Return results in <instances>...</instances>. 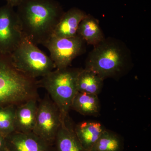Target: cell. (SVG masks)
<instances>
[{"mask_svg": "<svg viewBox=\"0 0 151 151\" xmlns=\"http://www.w3.org/2000/svg\"><path fill=\"white\" fill-rule=\"evenodd\" d=\"M63 120L59 109L47 94L38 101L33 132L50 145L54 146Z\"/></svg>", "mask_w": 151, "mask_h": 151, "instance_id": "cell-6", "label": "cell"}, {"mask_svg": "<svg viewBox=\"0 0 151 151\" xmlns=\"http://www.w3.org/2000/svg\"><path fill=\"white\" fill-rule=\"evenodd\" d=\"M10 55L17 69L31 78L43 77L56 68L50 56L24 36Z\"/></svg>", "mask_w": 151, "mask_h": 151, "instance_id": "cell-5", "label": "cell"}, {"mask_svg": "<svg viewBox=\"0 0 151 151\" xmlns=\"http://www.w3.org/2000/svg\"><path fill=\"white\" fill-rule=\"evenodd\" d=\"M38 80L16 68L10 55L0 53V107L39 100Z\"/></svg>", "mask_w": 151, "mask_h": 151, "instance_id": "cell-3", "label": "cell"}, {"mask_svg": "<svg viewBox=\"0 0 151 151\" xmlns=\"http://www.w3.org/2000/svg\"><path fill=\"white\" fill-rule=\"evenodd\" d=\"M6 1L7 4L14 7H17L21 4L25 0H5Z\"/></svg>", "mask_w": 151, "mask_h": 151, "instance_id": "cell-20", "label": "cell"}, {"mask_svg": "<svg viewBox=\"0 0 151 151\" xmlns=\"http://www.w3.org/2000/svg\"><path fill=\"white\" fill-rule=\"evenodd\" d=\"M8 151H55L51 145L33 132H14L6 137Z\"/></svg>", "mask_w": 151, "mask_h": 151, "instance_id": "cell-9", "label": "cell"}, {"mask_svg": "<svg viewBox=\"0 0 151 151\" xmlns=\"http://www.w3.org/2000/svg\"><path fill=\"white\" fill-rule=\"evenodd\" d=\"M77 35L84 40L86 45L96 46L105 38L98 19L87 14L78 26Z\"/></svg>", "mask_w": 151, "mask_h": 151, "instance_id": "cell-14", "label": "cell"}, {"mask_svg": "<svg viewBox=\"0 0 151 151\" xmlns=\"http://www.w3.org/2000/svg\"><path fill=\"white\" fill-rule=\"evenodd\" d=\"M16 106L0 107V133L6 137L15 132V113Z\"/></svg>", "mask_w": 151, "mask_h": 151, "instance_id": "cell-18", "label": "cell"}, {"mask_svg": "<svg viewBox=\"0 0 151 151\" xmlns=\"http://www.w3.org/2000/svg\"><path fill=\"white\" fill-rule=\"evenodd\" d=\"M24 37L14 8L7 4L0 7V53L10 55Z\"/></svg>", "mask_w": 151, "mask_h": 151, "instance_id": "cell-8", "label": "cell"}, {"mask_svg": "<svg viewBox=\"0 0 151 151\" xmlns=\"http://www.w3.org/2000/svg\"><path fill=\"white\" fill-rule=\"evenodd\" d=\"M81 68H70L53 70L38 81L44 88L61 113L63 120L68 116L72 101L78 92L77 78Z\"/></svg>", "mask_w": 151, "mask_h": 151, "instance_id": "cell-4", "label": "cell"}, {"mask_svg": "<svg viewBox=\"0 0 151 151\" xmlns=\"http://www.w3.org/2000/svg\"><path fill=\"white\" fill-rule=\"evenodd\" d=\"M104 79L93 70L82 68L77 78L78 92L98 95L103 88Z\"/></svg>", "mask_w": 151, "mask_h": 151, "instance_id": "cell-16", "label": "cell"}, {"mask_svg": "<svg viewBox=\"0 0 151 151\" xmlns=\"http://www.w3.org/2000/svg\"><path fill=\"white\" fill-rule=\"evenodd\" d=\"M74 129L83 148L86 151H91L106 128L100 122L87 121L78 123Z\"/></svg>", "mask_w": 151, "mask_h": 151, "instance_id": "cell-13", "label": "cell"}, {"mask_svg": "<svg viewBox=\"0 0 151 151\" xmlns=\"http://www.w3.org/2000/svg\"><path fill=\"white\" fill-rule=\"evenodd\" d=\"M123 139L113 131L105 129L91 151H123Z\"/></svg>", "mask_w": 151, "mask_h": 151, "instance_id": "cell-17", "label": "cell"}, {"mask_svg": "<svg viewBox=\"0 0 151 151\" xmlns=\"http://www.w3.org/2000/svg\"><path fill=\"white\" fill-rule=\"evenodd\" d=\"M74 127L69 115L63 120L54 144L55 151H86L74 132Z\"/></svg>", "mask_w": 151, "mask_h": 151, "instance_id": "cell-11", "label": "cell"}, {"mask_svg": "<svg viewBox=\"0 0 151 151\" xmlns=\"http://www.w3.org/2000/svg\"><path fill=\"white\" fill-rule=\"evenodd\" d=\"M0 151H8L6 145V137L0 133Z\"/></svg>", "mask_w": 151, "mask_h": 151, "instance_id": "cell-19", "label": "cell"}, {"mask_svg": "<svg viewBox=\"0 0 151 151\" xmlns=\"http://www.w3.org/2000/svg\"><path fill=\"white\" fill-rule=\"evenodd\" d=\"M17 7L24 36L37 45L52 36L64 12L55 0H25Z\"/></svg>", "mask_w": 151, "mask_h": 151, "instance_id": "cell-1", "label": "cell"}, {"mask_svg": "<svg viewBox=\"0 0 151 151\" xmlns=\"http://www.w3.org/2000/svg\"><path fill=\"white\" fill-rule=\"evenodd\" d=\"M70 109L84 116H98L100 104L98 95L78 92L72 101Z\"/></svg>", "mask_w": 151, "mask_h": 151, "instance_id": "cell-15", "label": "cell"}, {"mask_svg": "<svg viewBox=\"0 0 151 151\" xmlns=\"http://www.w3.org/2000/svg\"><path fill=\"white\" fill-rule=\"evenodd\" d=\"M86 15L84 11L76 7L64 12L52 36L64 38L75 36L77 35L79 24Z\"/></svg>", "mask_w": 151, "mask_h": 151, "instance_id": "cell-12", "label": "cell"}, {"mask_svg": "<svg viewBox=\"0 0 151 151\" xmlns=\"http://www.w3.org/2000/svg\"><path fill=\"white\" fill-rule=\"evenodd\" d=\"M133 67L132 52L127 45L119 39L108 37L90 52L85 68L93 70L105 80L119 79Z\"/></svg>", "mask_w": 151, "mask_h": 151, "instance_id": "cell-2", "label": "cell"}, {"mask_svg": "<svg viewBox=\"0 0 151 151\" xmlns=\"http://www.w3.org/2000/svg\"><path fill=\"white\" fill-rule=\"evenodd\" d=\"M39 100L32 99L17 105L15 113V132L20 133L33 132Z\"/></svg>", "mask_w": 151, "mask_h": 151, "instance_id": "cell-10", "label": "cell"}, {"mask_svg": "<svg viewBox=\"0 0 151 151\" xmlns=\"http://www.w3.org/2000/svg\"><path fill=\"white\" fill-rule=\"evenodd\" d=\"M86 44L77 35L70 37H52L44 45L50 53L56 68L69 67L73 60L84 54Z\"/></svg>", "mask_w": 151, "mask_h": 151, "instance_id": "cell-7", "label": "cell"}]
</instances>
